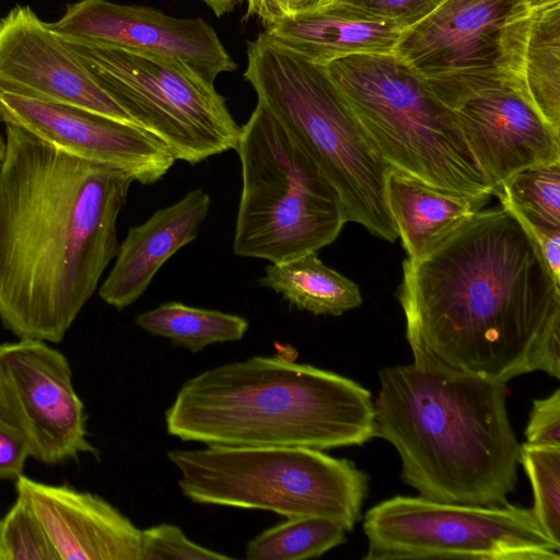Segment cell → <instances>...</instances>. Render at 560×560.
Wrapping results in <instances>:
<instances>
[{
  "label": "cell",
  "mask_w": 560,
  "mask_h": 560,
  "mask_svg": "<svg viewBox=\"0 0 560 560\" xmlns=\"http://www.w3.org/2000/svg\"><path fill=\"white\" fill-rule=\"evenodd\" d=\"M0 560H60L42 523L19 495L0 520Z\"/></svg>",
  "instance_id": "cell-27"
},
{
  "label": "cell",
  "mask_w": 560,
  "mask_h": 560,
  "mask_svg": "<svg viewBox=\"0 0 560 560\" xmlns=\"http://www.w3.org/2000/svg\"><path fill=\"white\" fill-rule=\"evenodd\" d=\"M210 206V196L195 188L143 223L129 228L115 264L98 289L100 298L119 311L136 302L160 268L198 236Z\"/></svg>",
  "instance_id": "cell-18"
},
{
  "label": "cell",
  "mask_w": 560,
  "mask_h": 560,
  "mask_svg": "<svg viewBox=\"0 0 560 560\" xmlns=\"http://www.w3.org/2000/svg\"><path fill=\"white\" fill-rule=\"evenodd\" d=\"M518 463L533 490V513L547 537L560 547V446L520 444Z\"/></svg>",
  "instance_id": "cell-26"
},
{
  "label": "cell",
  "mask_w": 560,
  "mask_h": 560,
  "mask_svg": "<svg viewBox=\"0 0 560 560\" xmlns=\"http://www.w3.org/2000/svg\"><path fill=\"white\" fill-rule=\"evenodd\" d=\"M7 152V141L0 133V166L3 163Z\"/></svg>",
  "instance_id": "cell-37"
},
{
  "label": "cell",
  "mask_w": 560,
  "mask_h": 560,
  "mask_svg": "<svg viewBox=\"0 0 560 560\" xmlns=\"http://www.w3.org/2000/svg\"><path fill=\"white\" fill-rule=\"evenodd\" d=\"M0 119L77 158L126 172L142 185L160 180L176 161L141 127L73 106L0 91Z\"/></svg>",
  "instance_id": "cell-16"
},
{
  "label": "cell",
  "mask_w": 560,
  "mask_h": 560,
  "mask_svg": "<svg viewBox=\"0 0 560 560\" xmlns=\"http://www.w3.org/2000/svg\"><path fill=\"white\" fill-rule=\"evenodd\" d=\"M258 283L315 315L338 316L362 304L358 284L326 266L316 252L271 262Z\"/></svg>",
  "instance_id": "cell-21"
},
{
  "label": "cell",
  "mask_w": 560,
  "mask_h": 560,
  "mask_svg": "<svg viewBox=\"0 0 560 560\" xmlns=\"http://www.w3.org/2000/svg\"><path fill=\"white\" fill-rule=\"evenodd\" d=\"M31 457L23 434L0 416V480H16Z\"/></svg>",
  "instance_id": "cell-31"
},
{
  "label": "cell",
  "mask_w": 560,
  "mask_h": 560,
  "mask_svg": "<svg viewBox=\"0 0 560 560\" xmlns=\"http://www.w3.org/2000/svg\"><path fill=\"white\" fill-rule=\"evenodd\" d=\"M404 30L335 3H323L266 27L265 34L308 61L326 66L360 54L394 52Z\"/></svg>",
  "instance_id": "cell-19"
},
{
  "label": "cell",
  "mask_w": 560,
  "mask_h": 560,
  "mask_svg": "<svg viewBox=\"0 0 560 560\" xmlns=\"http://www.w3.org/2000/svg\"><path fill=\"white\" fill-rule=\"evenodd\" d=\"M532 14L525 0H443L404 31L394 52L425 80L490 72L518 80Z\"/></svg>",
  "instance_id": "cell-12"
},
{
  "label": "cell",
  "mask_w": 560,
  "mask_h": 560,
  "mask_svg": "<svg viewBox=\"0 0 560 560\" xmlns=\"http://www.w3.org/2000/svg\"><path fill=\"white\" fill-rule=\"evenodd\" d=\"M539 248L555 281L560 284V228L515 217Z\"/></svg>",
  "instance_id": "cell-32"
},
{
  "label": "cell",
  "mask_w": 560,
  "mask_h": 560,
  "mask_svg": "<svg viewBox=\"0 0 560 560\" xmlns=\"http://www.w3.org/2000/svg\"><path fill=\"white\" fill-rule=\"evenodd\" d=\"M320 1L322 0H287L289 15L315 8Z\"/></svg>",
  "instance_id": "cell-35"
},
{
  "label": "cell",
  "mask_w": 560,
  "mask_h": 560,
  "mask_svg": "<svg viewBox=\"0 0 560 560\" xmlns=\"http://www.w3.org/2000/svg\"><path fill=\"white\" fill-rule=\"evenodd\" d=\"M168 434L224 446L330 450L374 438L371 392L278 357H252L187 380L165 411Z\"/></svg>",
  "instance_id": "cell-4"
},
{
  "label": "cell",
  "mask_w": 560,
  "mask_h": 560,
  "mask_svg": "<svg viewBox=\"0 0 560 560\" xmlns=\"http://www.w3.org/2000/svg\"><path fill=\"white\" fill-rule=\"evenodd\" d=\"M209 7V9L217 15L221 16L234 10V8L242 0H198Z\"/></svg>",
  "instance_id": "cell-34"
},
{
  "label": "cell",
  "mask_w": 560,
  "mask_h": 560,
  "mask_svg": "<svg viewBox=\"0 0 560 560\" xmlns=\"http://www.w3.org/2000/svg\"><path fill=\"white\" fill-rule=\"evenodd\" d=\"M518 81L544 120L560 132V3L533 12Z\"/></svg>",
  "instance_id": "cell-22"
},
{
  "label": "cell",
  "mask_w": 560,
  "mask_h": 560,
  "mask_svg": "<svg viewBox=\"0 0 560 560\" xmlns=\"http://www.w3.org/2000/svg\"><path fill=\"white\" fill-rule=\"evenodd\" d=\"M443 0H322L323 3H335L392 23L401 30L415 25L430 14ZM316 5V7H317Z\"/></svg>",
  "instance_id": "cell-29"
},
{
  "label": "cell",
  "mask_w": 560,
  "mask_h": 560,
  "mask_svg": "<svg viewBox=\"0 0 560 560\" xmlns=\"http://www.w3.org/2000/svg\"><path fill=\"white\" fill-rule=\"evenodd\" d=\"M494 196L514 217L560 228V161L516 172Z\"/></svg>",
  "instance_id": "cell-25"
},
{
  "label": "cell",
  "mask_w": 560,
  "mask_h": 560,
  "mask_svg": "<svg viewBox=\"0 0 560 560\" xmlns=\"http://www.w3.org/2000/svg\"><path fill=\"white\" fill-rule=\"evenodd\" d=\"M529 9L534 12L557 3H560V0H525Z\"/></svg>",
  "instance_id": "cell-36"
},
{
  "label": "cell",
  "mask_w": 560,
  "mask_h": 560,
  "mask_svg": "<svg viewBox=\"0 0 560 560\" xmlns=\"http://www.w3.org/2000/svg\"><path fill=\"white\" fill-rule=\"evenodd\" d=\"M363 560H559L560 547L532 509L468 505L395 495L364 516Z\"/></svg>",
  "instance_id": "cell-10"
},
{
  "label": "cell",
  "mask_w": 560,
  "mask_h": 560,
  "mask_svg": "<svg viewBox=\"0 0 560 560\" xmlns=\"http://www.w3.org/2000/svg\"><path fill=\"white\" fill-rule=\"evenodd\" d=\"M225 560L230 556L190 540L172 524H159L142 530L141 560Z\"/></svg>",
  "instance_id": "cell-28"
},
{
  "label": "cell",
  "mask_w": 560,
  "mask_h": 560,
  "mask_svg": "<svg viewBox=\"0 0 560 560\" xmlns=\"http://www.w3.org/2000/svg\"><path fill=\"white\" fill-rule=\"evenodd\" d=\"M245 18L256 16L267 27L289 15L287 0H246Z\"/></svg>",
  "instance_id": "cell-33"
},
{
  "label": "cell",
  "mask_w": 560,
  "mask_h": 560,
  "mask_svg": "<svg viewBox=\"0 0 560 560\" xmlns=\"http://www.w3.org/2000/svg\"><path fill=\"white\" fill-rule=\"evenodd\" d=\"M324 68L392 170L462 195L493 196L451 114L395 52L352 55Z\"/></svg>",
  "instance_id": "cell-6"
},
{
  "label": "cell",
  "mask_w": 560,
  "mask_h": 560,
  "mask_svg": "<svg viewBox=\"0 0 560 560\" xmlns=\"http://www.w3.org/2000/svg\"><path fill=\"white\" fill-rule=\"evenodd\" d=\"M0 416L23 434L31 457L46 465L97 454L69 361L46 341L0 345Z\"/></svg>",
  "instance_id": "cell-13"
},
{
  "label": "cell",
  "mask_w": 560,
  "mask_h": 560,
  "mask_svg": "<svg viewBox=\"0 0 560 560\" xmlns=\"http://www.w3.org/2000/svg\"><path fill=\"white\" fill-rule=\"evenodd\" d=\"M467 142L493 196L516 172L560 161V132L516 77L500 72L427 80Z\"/></svg>",
  "instance_id": "cell-11"
},
{
  "label": "cell",
  "mask_w": 560,
  "mask_h": 560,
  "mask_svg": "<svg viewBox=\"0 0 560 560\" xmlns=\"http://www.w3.org/2000/svg\"><path fill=\"white\" fill-rule=\"evenodd\" d=\"M397 298L419 366L504 383L536 371L560 378V284L503 207L407 258Z\"/></svg>",
  "instance_id": "cell-1"
},
{
  "label": "cell",
  "mask_w": 560,
  "mask_h": 560,
  "mask_svg": "<svg viewBox=\"0 0 560 560\" xmlns=\"http://www.w3.org/2000/svg\"><path fill=\"white\" fill-rule=\"evenodd\" d=\"M63 42L136 124L159 139L175 160L195 165L235 150L241 126L213 83L155 55Z\"/></svg>",
  "instance_id": "cell-9"
},
{
  "label": "cell",
  "mask_w": 560,
  "mask_h": 560,
  "mask_svg": "<svg viewBox=\"0 0 560 560\" xmlns=\"http://www.w3.org/2000/svg\"><path fill=\"white\" fill-rule=\"evenodd\" d=\"M0 91L138 126L82 59L28 5L18 4L0 20Z\"/></svg>",
  "instance_id": "cell-15"
},
{
  "label": "cell",
  "mask_w": 560,
  "mask_h": 560,
  "mask_svg": "<svg viewBox=\"0 0 560 560\" xmlns=\"http://www.w3.org/2000/svg\"><path fill=\"white\" fill-rule=\"evenodd\" d=\"M182 493L198 504L271 511L285 518L320 516L352 530L369 476L352 462L293 446L208 445L173 450Z\"/></svg>",
  "instance_id": "cell-8"
},
{
  "label": "cell",
  "mask_w": 560,
  "mask_h": 560,
  "mask_svg": "<svg viewBox=\"0 0 560 560\" xmlns=\"http://www.w3.org/2000/svg\"><path fill=\"white\" fill-rule=\"evenodd\" d=\"M345 527L326 517L301 516L272 526L246 547L248 560H303L318 558L346 542Z\"/></svg>",
  "instance_id": "cell-24"
},
{
  "label": "cell",
  "mask_w": 560,
  "mask_h": 560,
  "mask_svg": "<svg viewBox=\"0 0 560 560\" xmlns=\"http://www.w3.org/2000/svg\"><path fill=\"white\" fill-rule=\"evenodd\" d=\"M15 489L60 560H141L142 530L100 495L24 475L15 480Z\"/></svg>",
  "instance_id": "cell-17"
},
{
  "label": "cell",
  "mask_w": 560,
  "mask_h": 560,
  "mask_svg": "<svg viewBox=\"0 0 560 560\" xmlns=\"http://www.w3.org/2000/svg\"><path fill=\"white\" fill-rule=\"evenodd\" d=\"M532 445L560 446V389L545 398L533 400L525 429Z\"/></svg>",
  "instance_id": "cell-30"
},
{
  "label": "cell",
  "mask_w": 560,
  "mask_h": 560,
  "mask_svg": "<svg viewBox=\"0 0 560 560\" xmlns=\"http://www.w3.org/2000/svg\"><path fill=\"white\" fill-rule=\"evenodd\" d=\"M0 166V320L19 338L59 342L118 253L133 178L5 122Z\"/></svg>",
  "instance_id": "cell-2"
},
{
  "label": "cell",
  "mask_w": 560,
  "mask_h": 560,
  "mask_svg": "<svg viewBox=\"0 0 560 560\" xmlns=\"http://www.w3.org/2000/svg\"><path fill=\"white\" fill-rule=\"evenodd\" d=\"M378 377L374 438L394 446L405 483L446 503H508L517 483L520 443L506 383L413 362L383 368Z\"/></svg>",
  "instance_id": "cell-3"
},
{
  "label": "cell",
  "mask_w": 560,
  "mask_h": 560,
  "mask_svg": "<svg viewBox=\"0 0 560 560\" xmlns=\"http://www.w3.org/2000/svg\"><path fill=\"white\" fill-rule=\"evenodd\" d=\"M135 323L151 335L170 339L191 352L206 347L241 340L248 329L246 318L171 301L140 313Z\"/></svg>",
  "instance_id": "cell-23"
},
{
  "label": "cell",
  "mask_w": 560,
  "mask_h": 560,
  "mask_svg": "<svg viewBox=\"0 0 560 560\" xmlns=\"http://www.w3.org/2000/svg\"><path fill=\"white\" fill-rule=\"evenodd\" d=\"M488 200L441 189L395 170L386 178L387 207L411 259L431 252Z\"/></svg>",
  "instance_id": "cell-20"
},
{
  "label": "cell",
  "mask_w": 560,
  "mask_h": 560,
  "mask_svg": "<svg viewBox=\"0 0 560 560\" xmlns=\"http://www.w3.org/2000/svg\"><path fill=\"white\" fill-rule=\"evenodd\" d=\"M244 78L260 103L336 189L347 223L388 242L398 238L386 201L392 170L378 155L327 75L259 34L247 44Z\"/></svg>",
  "instance_id": "cell-5"
},
{
  "label": "cell",
  "mask_w": 560,
  "mask_h": 560,
  "mask_svg": "<svg viewBox=\"0 0 560 560\" xmlns=\"http://www.w3.org/2000/svg\"><path fill=\"white\" fill-rule=\"evenodd\" d=\"M235 150L242 191L234 255L281 262L338 237L347 220L336 189L260 103L241 126Z\"/></svg>",
  "instance_id": "cell-7"
},
{
  "label": "cell",
  "mask_w": 560,
  "mask_h": 560,
  "mask_svg": "<svg viewBox=\"0 0 560 560\" xmlns=\"http://www.w3.org/2000/svg\"><path fill=\"white\" fill-rule=\"evenodd\" d=\"M63 40L127 48L172 60L213 83L236 63L214 28L201 18L184 19L158 10L107 0H81L48 23Z\"/></svg>",
  "instance_id": "cell-14"
}]
</instances>
